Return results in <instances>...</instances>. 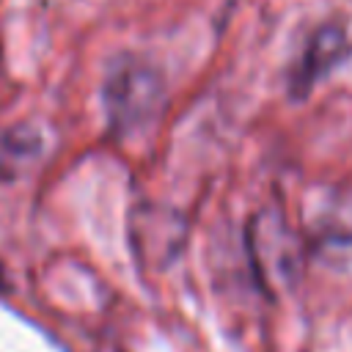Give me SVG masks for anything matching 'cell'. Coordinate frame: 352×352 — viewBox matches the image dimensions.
<instances>
[{
  "instance_id": "cell-1",
  "label": "cell",
  "mask_w": 352,
  "mask_h": 352,
  "mask_svg": "<svg viewBox=\"0 0 352 352\" xmlns=\"http://www.w3.org/2000/svg\"><path fill=\"white\" fill-rule=\"evenodd\" d=\"M162 102V77L154 66L138 58L113 63L104 82V104L116 132L140 126Z\"/></svg>"
},
{
  "instance_id": "cell-2",
  "label": "cell",
  "mask_w": 352,
  "mask_h": 352,
  "mask_svg": "<svg viewBox=\"0 0 352 352\" xmlns=\"http://www.w3.org/2000/svg\"><path fill=\"white\" fill-rule=\"evenodd\" d=\"M250 239V256L261 275V280L270 289H283L297 278L300 267V248L289 226L272 212H261L253 217L248 228Z\"/></svg>"
},
{
  "instance_id": "cell-3",
  "label": "cell",
  "mask_w": 352,
  "mask_h": 352,
  "mask_svg": "<svg viewBox=\"0 0 352 352\" xmlns=\"http://www.w3.org/2000/svg\"><path fill=\"white\" fill-rule=\"evenodd\" d=\"M349 55V38L346 30L336 22H327L322 28H316L308 41L302 55L297 58L292 74H289V88L292 96H305L316 80H322L327 72H333L344 58Z\"/></svg>"
},
{
  "instance_id": "cell-4",
  "label": "cell",
  "mask_w": 352,
  "mask_h": 352,
  "mask_svg": "<svg viewBox=\"0 0 352 352\" xmlns=\"http://www.w3.org/2000/svg\"><path fill=\"white\" fill-rule=\"evenodd\" d=\"M41 140L30 129H3L0 132V179H16V173L36 160Z\"/></svg>"
}]
</instances>
